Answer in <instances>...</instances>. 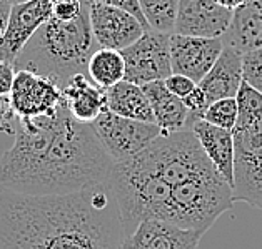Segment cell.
<instances>
[{
    "label": "cell",
    "mask_w": 262,
    "mask_h": 249,
    "mask_svg": "<svg viewBox=\"0 0 262 249\" xmlns=\"http://www.w3.org/2000/svg\"><path fill=\"white\" fill-rule=\"evenodd\" d=\"M14 144L0 157V188L27 196H66L108 179L114 162L91 124L60 104L54 117L17 119Z\"/></svg>",
    "instance_id": "obj_1"
},
{
    "label": "cell",
    "mask_w": 262,
    "mask_h": 249,
    "mask_svg": "<svg viewBox=\"0 0 262 249\" xmlns=\"http://www.w3.org/2000/svg\"><path fill=\"white\" fill-rule=\"evenodd\" d=\"M124 239L108 179L66 196L0 188V249H120Z\"/></svg>",
    "instance_id": "obj_2"
},
{
    "label": "cell",
    "mask_w": 262,
    "mask_h": 249,
    "mask_svg": "<svg viewBox=\"0 0 262 249\" xmlns=\"http://www.w3.org/2000/svg\"><path fill=\"white\" fill-rule=\"evenodd\" d=\"M94 35L87 9L70 22L50 18L32 35L14 62L15 70L27 69L52 79L60 89L77 74H87L94 50Z\"/></svg>",
    "instance_id": "obj_3"
},
{
    "label": "cell",
    "mask_w": 262,
    "mask_h": 249,
    "mask_svg": "<svg viewBox=\"0 0 262 249\" xmlns=\"http://www.w3.org/2000/svg\"><path fill=\"white\" fill-rule=\"evenodd\" d=\"M234 202L262 209V119L234 127Z\"/></svg>",
    "instance_id": "obj_4"
},
{
    "label": "cell",
    "mask_w": 262,
    "mask_h": 249,
    "mask_svg": "<svg viewBox=\"0 0 262 249\" xmlns=\"http://www.w3.org/2000/svg\"><path fill=\"white\" fill-rule=\"evenodd\" d=\"M91 126L102 149L116 164L139 156L161 136L157 124L120 117L111 111L102 112Z\"/></svg>",
    "instance_id": "obj_5"
},
{
    "label": "cell",
    "mask_w": 262,
    "mask_h": 249,
    "mask_svg": "<svg viewBox=\"0 0 262 249\" xmlns=\"http://www.w3.org/2000/svg\"><path fill=\"white\" fill-rule=\"evenodd\" d=\"M170 35L157 30H147L137 42L124 49L127 82L144 87L150 82L165 80L172 75Z\"/></svg>",
    "instance_id": "obj_6"
},
{
    "label": "cell",
    "mask_w": 262,
    "mask_h": 249,
    "mask_svg": "<svg viewBox=\"0 0 262 249\" xmlns=\"http://www.w3.org/2000/svg\"><path fill=\"white\" fill-rule=\"evenodd\" d=\"M9 102L17 119L54 117L62 104V89L52 79L27 69H18Z\"/></svg>",
    "instance_id": "obj_7"
},
{
    "label": "cell",
    "mask_w": 262,
    "mask_h": 249,
    "mask_svg": "<svg viewBox=\"0 0 262 249\" xmlns=\"http://www.w3.org/2000/svg\"><path fill=\"white\" fill-rule=\"evenodd\" d=\"M57 0H29L12 5L7 29L0 40V60L14 64L32 35L54 15Z\"/></svg>",
    "instance_id": "obj_8"
},
{
    "label": "cell",
    "mask_w": 262,
    "mask_h": 249,
    "mask_svg": "<svg viewBox=\"0 0 262 249\" xmlns=\"http://www.w3.org/2000/svg\"><path fill=\"white\" fill-rule=\"evenodd\" d=\"M89 20L99 49L122 52L147 32L144 25L129 12L102 4H89Z\"/></svg>",
    "instance_id": "obj_9"
},
{
    "label": "cell",
    "mask_w": 262,
    "mask_h": 249,
    "mask_svg": "<svg viewBox=\"0 0 262 249\" xmlns=\"http://www.w3.org/2000/svg\"><path fill=\"white\" fill-rule=\"evenodd\" d=\"M224 49L222 39H202V37L170 35V64L172 74L185 75L199 82L206 77L207 72Z\"/></svg>",
    "instance_id": "obj_10"
},
{
    "label": "cell",
    "mask_w": 262,
    "mask_h": 249,
    "mask_svg": "<svg viewBox=\"0 0 262 249\" xmlns=\"http://www.w3.org/2000/svg\"><path fill=\"white\" fill-rule=\"evenodd\" d=\"M232 12L214 0H179L174 34L202 39H222L229 30Z\"/></svg>",
    "instance_id": "obj_11"
},
{
    "label": "cell",
    "mask_w": 262,
    "mask_h": 249,
    "mask_svg": "<svg viewBox=\"0 0 262 249\" xmlns=\"http://www.w3.org/2000/svg\"><path fill=\"white\" fill-rule=\"evenodd\" d=\"M202 236L165 221H144L125 236L120 249H197Z\"/></svg>",
    "instance_id": "obj_12"
},
{
    "label": "cell",
    "mask_w": 262,
    "mask_h": 249,
    "mask_svg": "<svg viewBox=\"0 0 262 249\" xmlns=\"http://www.w3.org/2000/svg\"><path fill=\"white\" fill-rule=\"evenodd\" d=\"M62 104L80 124H94L107 111L105 89L89 79L87 74H77L62 87Z\"/></svg>",
    "instance_id": "obj_13"
},
{
    "label": "cell",
    "mask_w": 262,
    "mask_h": 249,
    "mask_svg": "<svg viewBox=\"0 0 262 249\" xmlns=\"http://www.w3.org/2000/svg\"><path fill=\"white\" fill-rule=\"evenodd\" d=\"M242 80V54L231 46H224L219 59L199 82V87L206 94L207 106H210L215 100L235 97Z\"/></svg>",
    "instance_id": "obj_14"
},
{
    "label": "cell",
    "mask_w": 262,
    "mask_h": 249,
    "mask_svg": "<svg viewBox=\"0 0 262 249\" xmlns=\"http://www.w3.org/2000/svg\"><path fill=\"white\" fill-rule=\"evenodd\" d=\"M192 127L202 151L206 152L209 161L217 169V172L227 181L229 186H234V134L232 131L206 122L204 119H195L189 124Z\"/></svg>",
    "instance_id": "obj_15"
},
{
    "label": "cell",
    "mask_w": 262,
    "mask_h": 249,
    "mask_svg": "<svg viewBox=\"0 0 262 249\" xmlns=\"http://www.w3.org/2000/svg\"><path fill=\"white\" fill-rule=\"evenodd\" d=\"M222 42L241 54L262 49V0H247L232 12L231 25Z\"/></svg>",
    "instance_id": "obj_16"
},
{
    "label": "cell",
    "mask_w": 262,
    "mask_h": 249,
    "mask_svg": "<svg viewBox=\"0 0 262 249\" xmlns=\"http://www.w3.org/2000/svg\"><path fill=\"white\" fill-rule=\"evenodd\" d=\"M149 97L156 124L161 127V134H172L189 126L190 112L184 102L169 92L164 80L150 82L142 87Z\"/></svg>",
    "instance_id": "obj_17"
},
{
    "label": "cell",
    "mask_w": 262,
    "mask_h": 249,
    "mask_svg": "<svg viewBox=\"0 0 262 249\" xmlns=\"http://www.w3.org/2000/svg\"><path fill=\"white\" fill-rule=\"evenodd\" d=\"M105 99L107 111L117 114L120 117L156 124L149 97L145 95L144 89L140 86H136L127 80H120L119 84L107 89Z\"/></svg>",
    "instance_id": "obj_18"
},
{
    "label": "cell",
    "mask_w": 262,
    "mask_h": 249,
    "mask_svg": "<svg viewBox=\"0 0 262 249\" xmlns=\"http://www.w3.org/2000/svg\"><path fill=\"white\" fill-rule=\"evenodd\" d=\"M87 75L94 84L107 89L125 79V62L119 50L97 49L87 64Z\"/></svg>",
    "instance_id": "obj_19"
},
{
    "label": "cell",
    "mask_w": 262,
    "mask_h": 249,
    "mask_svg": "<svg viewBox=\"0 0 262 249\" xmlns=\"http://www.w3.org/2000/svg\"><path fill=\"white\" fill-rule=\"evenodd\" d=\"M139 5L152 30L174 34L179 0H139Z\"/></svg>",
    "instance_id": "obj_20"
},
{
    "label": "cell",
    "mask_w": 262,
    "mask_h": 249,
    "mask_svg": "<svg viewBox=\"0 0 262 249\" xmlns=\"http://www.w3.org/2000/svg\"><path fill=\"white\" fill-rule=\"evenodd\" d=\"M235 100L239 107V119L235 127H244L262 119V92L249 86L246 80H242Z\"/></svg>",
    "instance_id": "obj_21"
},
{
    "label": "cell",
    "mask_w": 262,
    "mask_h": 249,
    "mask_svg": "<svg viewBox=\"0 0 262 249\" xmlns=\"http://www.w3.org/2000/svg\"><path fill=\"white\" fill-rule=\"evenodd\" d=\"M202 119L206 122L221 127L226 131H234L235 124L239 119V107L235 97L229 99H221L212 102L210 106H207V109L204 111Z\"/></svg>",
    "instance_id": "obj_22"
},
{
    "label": "cell",
    "mask_w": 262,
    "mask_h": 249,
    "mask_svg": "<svg viewBox=\"0 0 262 249\" xmlns=\"http://www.w3.org/2000/svg\"><path fill=\"white\" fill-rule=\"evenodd\" d=\"M242 77L249 86L262 92V49L242 54Z\"/></svg>",
    "instance_id": "obj_23"
},
{
    "label": "cell",
    "mask_w": 262,
    "mask_h": 249,
    "mask_svg": "<svg viewBox=\"0 0 262 249\" xmlns=\"http://www.w3.org/2000/svg\"><path fill=\"white\" fill-rule=\"evenodd\" d=\"M89 4H102V5H108V7H116V9H122L125 12H129L137 20L144 25L145 30H152L147 24L145 17L140 10V5H139V0H87Z\"/></svg>",
    "instance_id": "obj_24"
},
{
    "label": "cell",
    "mask_w": 262,
    "mask_h": 249,
    "mask_svg": "<svg viewBox=\"0 0 262 249\" xmlns=\"http://www.w3.org/2000/svg\"><path fill=\"white\" fill-rule=\"evenodd\" d=\"M164 82H165V87L169 89V92H172L181 100H184L197 87V82L179 74H172L170 77H167Z\"/></svg>",
    "instance_id": "obj_25"
},
{
    "label": "cell",
    "mask_w": 262,
    "mask_h": 249,
    "mask_svg": "<svg viewBox=\"0 0 262 249\" xmlns=\"http://www.w3.org/2000/svg\"><path fill=\"white\" fill-rule=\"evenodd\" d=\"M15 67L14 64L0 60V97H9L12 92L15 79Z\"/></svg>",
    "instance_id": "obj_26"
},
{
    "label": "cell",
    "mask_w": 262,
    "mask_h": 249,
    "mask_svg": "<svg viewBox=\"0 0 262 249\" xmlns=\"http://www.w3.org/2000/svg\"><path fill=\"white\" fill-rule=\"evenodd\" d=\"M214 2L217 5H221L222 9H227V10L234 12V10H237L241 5H244L247 0H214Z\"/></svg>",
    "instance_id": "obj_27"
},
{
    "label": "cell",
    "mask_w": 262,
    "mask_h": 249,
    "mask_svg": "<svg viewBox=\"0 0 262 249\" xmlns=\"http://www.w3.org/2000/svg\"><path fill=\"white\" fill-rule=\"evenodd\" d=\"M9 15H10V10H0V40L5 34V29H7V22H9Z\"/></svg>",
    "instance_id": "obj_28"
},
{
    "label": "cell",
    "mask_w": 262,
    "mask_h": 249,
    "mask_svg": "<svg viewBox=\"0 0 262 249\" xmlns=\"http://www.w3.org/2000/svg\"><path fill=\"white\" fill-rule=\"evenodd\" d=\"M10 107V102H9V97H0V114L5 112Z\"/></svg>",
    "instance_id": "obj_29"
},
{
    "label": "cell",
    "mask_w": 262,
    "mask_h": 249,
    "mask_svg": "<svg viewBox=\"0 0 262 249\" xmlns=\"http://www.w3.org/2000/svg\"><path fill=\"white\" fill-rule=\"evenodd\" d=\"M9 2L12 5H15V4H24V2H29V0H9Z\"/></svg>",
    "instance_id": "obj_30"
}]
</instances>
